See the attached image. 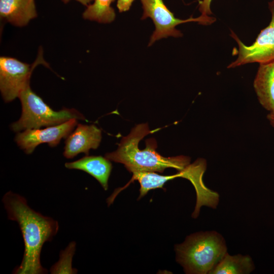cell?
Listing matches in <instances>:
<instances>
[{"mask_svg": "<svg viewBox=\"0 0 274 274\" xmlns=\"http://www.w3.org/2000/svg\"><path fill=\"white\" fill-rule=\"evenodd\" d=\"M2 201L8 219L17 222L24 244L22 261L13 273H47V270L41 265V253L44 243L51 241L57 234L58 222L32 210L23 196L11 191L3 196Z\"/></svg>", "mask_w": 274, "mask_h": 274, "instance_id": "6da1fadb", "label": "cell"}, {"mask_svg": "<svg viewBox=\"0 0 274 274\" xmlns=\"http://www.w3.org/2000/svg\"><path fill=\"white\" fill-rule=\"evenodd\" d=\"M147 123L134 126L130 132L123 136L117 149L107 153L105 157L110 161L123 164L132 174L139 172L163 173L167 168L180 171L190 163V159L184 156L166 157L156 151L157 142L155 139L146 140V148L141 149L139 143L144 137L152 133Z\"/></svg>", "mask_w": 274, "mask_h": 274, "instance_id": "7a4b0ae2", "label": "cell"}, {"mask_svg": "<svg viewBox=\"0 0 274 274\" xmlns=\"http://www.w3.org/2000/svg\"><path fill=\"white\" fill-rule=\"evenodd\" d=\"M175 249L177 261L190 274H209L227 253L224 238L214 231L191 234Z\"/></svg>", "mask_w": 274, "mask_h": 274, "instance_id": "3957f363", "label": "cell"}, {"mask_svg": "<svg viewBox=\"0 0 274 274\" xmlns=\"http://www.w3.org/2000/svg\"><path fill=\"white\" fill-rule=\"evenodd\" d=\"M18 98L21 103L22 114L19 119L11 125V129L15 132L57 125L73 118L86 120L83 115L75 109L53 110L31 90L30 85Z\"/></svg>", "mask_w": 274, "mask_h": 274, "instance_id": "277c9868", "label": "cell"}, {"mask_svg": "<svg viewBox=\"0 0 274 274\" xmlns=\"http://www.w3.org/2000/svg\"><path fill=\"white\" fill-rule=\"evenodd\" d=\"M143 9L142 19L148 17L151 18L155 29L153 32L149 43L152 45L155 41L168 37L175 38L182 36V32L176 28L179 24L189 22H198L202 25H209L216 21L215 18H204L200 16L197 18H190L182 20L177 18L174 14L167 8L163 0H140Z\"/></svg>", "mask_w": 274, "mask_h": 274, "instance_id": "5b68a950", "label": "cell"}, {"mask_svg": "<svg viewBox=\"0 0 274 274\" xmlns=\"http://www.w3.org/2000/svg\"><path fill=\"white\" fill-rule=\"evenodd\" d=\"M268 8L271 14L269 25L262 29L255 41L250 46L245 45L234 33L231 31V36L238 44V57L228 66V68L235 67L249 63L258 62L259 64L274 60V0L268 3Z\"/></svg>", "mask_w": 274, "mask_h": 274, "instance_id": "8992f818", "label": "cell"}, {"mask_svg": "<svg viewBox=\"0 0 274 274\" xmlns=\"http://www.w3.org/2000/svg\"><path fill=\"white\" fill-rule=\"evenodd\" d=\"M43 61L40 55L31 65L11 57H0V90L5 102H10L19 96L29 85L35 66Z\"/></svg>", "mask_w": 274, "mask_h": 274, "instance_id": "52a82bcc", "label": "cell"}, {"mask_svg": "<svg viewBox=\"0 0 274 274\" xmlns=\"http://www.w3.org/2000/svg\"><path fill=\"white\" fill-rule=\"evenodd\" d=\"M77 124L78 120L73 118L62 124L44 129H26L18 132L15 141L25 153L29 154L42 143H48L51 147L56 146L62 139L69 135Z\"/></svg>", "mask_w": 274, "mask_h": 274, "instance_id": "ba28073f", "label": "cell"}, {"mask_svg": "<svg viewBox=\"0 0 274 274\" xmlns=\"http://www.w3.org/2000/svg\"><path fill=\"white\" fill-rule=\"evenodd\" d=\"M101 140V131L94 125L77 124L76 129L66 138L63 156L71 159L90 149H96Z\"/></svg>", "mask_w": 274, "mask_h": 274, "instance_id": "9c48e42d", "label": "cell"}, {"mask_svg": "<svg viewBox=\"0 0 274 274\" xmlns=\"http://www.w3.org/2000/svg\"><path fill=\"white\" fill-rule=\"evenodd\" d=\"M206 169V162L202 159H198L187 166L186 179L189 180L195 188L197 200L192 217L198 216L202 206L215 208L219 201V195L216 192L208 189L203 184L202 176Z\"/></svg>", "mask_w": 274, "mask_h": 274, "instance_id": "30bf717a", "label": "cell"}, {"mask_svg": "<svg viewBox=\"0 0 274 274\" xmlns=\"http://www.w3.org/2000/svg\"><path fill=\"white\" fill-rule=\"evenodd\" d=\"M1 18L18 27L37 16L35 0H0Z\"/></svg>", "mask_w": 274, "mask_h": 274, "instance_id": "8fae6325", "label": "cell"}, {"mask_svg": "<svg viewBox=\"0 0 274 274\" xmlns=\"http://www.w3.org/2000/svg\"><path fill=\"white\" fill-rule=\"evenodd\" d=\"M65 166L87 173L97 180L105 190H108L112 165L106 157L86 155L75 161L65 163Z\"/></svg>", "mask_w": 274, "mask_h": 274, "instance_id": "7c38bea8", "label": "cell"}, {"mask_svg": "<svg viewBox=\"0 0 274 274\" xmlns=\"http://www.w3.org/2000/svg\"><path fill=\"white\" fill-rule=\"evenodd\" d=\"M254 87L260 104L270 112L274 111V60L259 64Z\"/></svg>", "mask_w": 274, "mask_h": 274, "instance_id": "4fadbf2b", "label": "cell"}, {"mask_svg": "<svg viewBox=\"0 0 274 274\" xmlns=\"http://www.w3.org/2000/svg\"><path fill=\"white\" fill-rule=\"evenodd\" d=\"M255 266L249 255H230L227 252L209 274H248Z\"/></svg>", "mask_w": 274, "mask_h": 274, "instance_id": "5bb4252c", "label": "cell"}, {"mask_svg": "<svg viewBox=\"0 0 274 274\" xmlns=\"http://www.w3.org/2000/svg\"><path fill=\"white\" fill-rule=\"evenodd\" d=\"M115 0H94L92 4L87 6L83 13V18L102 23L113 22L116 15L111 4Z\"/></svg>", "mask_w": 274, "mask_h": 274, "instance_id": "9a60e30c", "label": "cell"}, {"mask_svg": "<svg viewBox=\"0 0 274 274\" xmlns=\"http://www.w3.org/2000/svg\"><path fill=\"white\" fill-rule=\"evenodd\" d=\"M76 249V243H71L60 255L58 261L50 269L51 273H76L77 270L72 267V261Z\"/></svg>", "mask_w": 274, "mask_h": 274, "instance_id": "2e32d148", "label": "cell"}, {"mask_svg": "<svg viewBox=\"0 0 274 274\" xmlns=\"http://www.w3.org/2000/svg\"><path fill=\"white\" fill-rule=\"evenodd\" d=\"M212 0H201L199 3V11L201 13V16L204 18L210 17V15L212 14L211 10V5Z\"/></svg>", "mask_w": 274, "mask_h": 274, "instance_id": "e0dca14e", "label": "cell"}, {"mask_svg": "<svg viewBox=\"0 0 274 274\" xmlns=\"http://www.w3.org/2000/svg\"><path fill=\"white\" fill-rule=\"evenodd\" d=\"M134 0H118L117 7L119 12H125L129 10Z\"/></svg>", "mask_w": 274, "mask_h": 274, "instance_id": "ac0fdd59", "label": "cell"}, {"mask_svg": "<svg viewBox=\"0 0 274 274\" xmlns=\"http://www.w3.org/2000/svg\"><path fill=\"white\" fill-rule=\"evenodd\" d=\"M71 0H62V1L64 3H67L69 2ZM75 1L79 2L80 3L82 4L83 5L87 6L90 4V3L91 2H92L94 0H75Z\"/></svg>", "mask_w": 274, "mask_h": 274, "instance_id": "d6986e66", "label": "cell"}, {"mask_svg": "<svg viewBox=\"0 0 274 274\" xmlns=\"http://www.w3.org/2000/svg\"><path fill=\"white\" fill-rule=\"evenodd\" d=\"M267 119L271 125L274 127V111L270 112L267 115Z\"/></svg>", "mask_w": 274, "mask_h": 274, "instance_id": "ffe728a7", "label": "cell"}]
</instances>
